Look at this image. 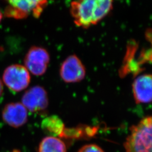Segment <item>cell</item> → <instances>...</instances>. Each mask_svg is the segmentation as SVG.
I'll use <instances>...</instances> for the list:
<instances>
[{
  "label": "cell",
  "mask_w": 152,
  "mask_h": 152,
  "mask_svg": "<svg viewBox=\"0 0 152 152\" xmlns=\"http://www.w3.org/2000/svg\"><path fill=\"white\" fill-rule=\"evenodd\" d=\"M113 0H74L71 15L77 26L88 28L97 24L112 9Z\"/></svg>",
  "instance_id": "cell-1"
},
{
  "label": "cell",
  "mask_w": 152,
  "mask_h": 152,
  "mask_svg": "<svg viewBox=\"0 0 152 152\" xmlns=\"http://www.w3.org/2000/svg\"><path fill=\"white\" fill-rule=\"evenodd\" d=\"M125 152H152V117H147L130 128Z\"/></svg>",
  "instance_id": "cell-2"
},
{
  "label": "cell",
  "mask_w": 152,
  "mask_h": 152,
  "mask_svg": "<svg viewBox=\"0 0 152 152\" xmlns=\"http://www.w3.org/2000/svg\"><path fill=\"white\" fill-rule=\"evenodd\" d=\"M4 14L15 19H23L29 16L38 18L46 7L48 0H5Z\"/></svg>",
  "instance_id": "cell-3"
},
{
  "label": "cell",
  "mask_w": 152,
  "mask_h": 152,
  "mask_svg": "<svg viewBox=\"0 0 152 152\" xmlns=\"http://www.w3.org/2000/svg\"><path fill=\"white\" fill-rule=\"evenodd\" d=\"M3 81L11 91L20 92L28 86L31 77L24 66L14 64L9 66L4 71Z\"/></svg>",
  "instance_id": "cell-4"
},
{
  "label": "cell",
  "mask_w": 152,
  "mask_h": 152,
  "mask_svg": "<svg viewBox=\"0 0 152 152\" xmlns=\"http://www.w3.org/2000/svg\"><path fill=\"white\" fill-rule=\"evenodd\" d=\"M50 55L46 50L37 46H33L28 50L24 59L25 67L33 75H44L48 68Z\"/></svg>",
  "instance_id": "cell-5"
},
{
  "label": "cell",
  "mask_w": 152,
  "mask_h": 152,
  "mask_svg": "<svg viewBox=\"0 0 152 152\" xmlns=\"http://www.w3.org/2000/svg\"><path fill=\"white\" fill-rule=\"evenodd\" d=\"M22 104L33 113H41L48 106V98L46 90L41 86H34L24 93Z\"/></svg>",
  "instance_id": "cell-6"
},
{
  "label": "cell",
  "mask_w": 152,
  "mask_h": 152,
  "mask_svg": "<svg viewBox=\"0 0 152 152\" xmlns=\"http://www.w3.org/2000/svg\"><path fill=\"white\" fill-rule=\"evenodd\" d=\"M60 75L65 82H78L85 78L86 70L81 61L77 56L71 55L63 62L60 67Z\"/></svg>",
  "instance_id": "cell-7"
},
{
  "label": "cell",
  "mask_w": 152,
  "mask_h": 152,
  "mask_svg": "<svg viewBox=\"0 0 152 152\" xmlns=\"http://www.w3.org/2000/svg\"><path fill=\"white\" fill-rule=\"evenodd\" d=\"M2 116L4 121L14 128H18L27 121V109L20 103L8 104L3 109Z\"/></svg>",
  "instance_id": "cell-8"
},
{
  "label": "cell",
  "mask_w": 152,
  "mask_h": 152,
  "mask_svg": "<svg viewBox=\"0 0 152 152\" xmlns=\"http://www.w3.org/2000/svg\"><path fill=\"white\" fill-rule=\"evenodd\" d=\"M152 76L142 75L134 80L132 91L137 104L149 103L152 101Z\"/></svg>",
  "instance_id": "cell-9"
},
{
  "label": "cell",
  "mask_w": 152,
  "mask_h": 152,
  "mask_svg": "<svg viewBox=\"0 0 152 152\" xmlns=\"http://www.w3.org/2000/svg\"><path fill=\"white\" fill-rule=\"evenodd\" d=\"M41 125L45 132L54 136L61 137L65 129L64 123L57 115H51L44 118Z\"/></svg>",
  "instance_id": "cell-10"
},
{
  "label": "cell",
  "mask_w": 152,
  "mask_h": 152,
  "mask_svg": "<svg viewBox=\"0 0 152 152\" xmlns=\"http://www.w3.org/2000/svg\"><path fill=\"white\" fill-rule=\"evenodd\" d=\"M65 143L54 136H48L41 141L38 152H66Z\"/></svg>",
  "instance_id": "cell-11"
},
{
  "label": "cell",
  "mask_w": 152,
  "mask_h": 152,
  "mask_svg": "<svg viewBox=\"0 0 152 152\" xmlns=\"http://www.w3.org/2000/svg\"><path fill=\"white\" fill-rule=\"evenodd\" d=\"M78 152H104V151L100 147L96 144H88L82 147Z\"/></svg>",
  "instance_id": "cell-12"
},
{
  "label": "cell",
  "mask_w": 152,
  "mask_h": 152,
  "mask_svg": "<svg viewBox=\"0 0 152 152\" xmlns=\"http://www.w3.org/2000/svg\"><path fill=\"white\" fill-rule=\"evenodd\" d=\"M2 93H3V85H2V82L0 79V97L2 96Z\"/></svg>",
  "instance_id": "cell-13"
},
{
  "label": "cell",
  "mask_w": 152,
  "mask_h": 152,
  "mask_svg": "<svg viewBox=\"0 0 152 152\" xmlns=\"http://www.w3.org/2000/svg\"><path fill=\"white\" fill-rule=\"evenodd\" d=\"M2 19V14L1 12V11L0 10V23L1 22V20Z\"/></svg>",
  "instance_id": "cell-14"
},
{
  "label": "cell",
  "mask_w": 152,
  "mask_h": 152,
  "mask_svg": "<svg viewBox=\"0 0 152 152\" xmlns=\"http://www.w3.org/2000/svg\"><path fill=\"white\" fill-rule=\"evenodd\" d=\"M11 152H20L19 151H17V150H14V151H12Z\"/></svg>",
  "instance_id": "cell-15"
}]
</instances>
